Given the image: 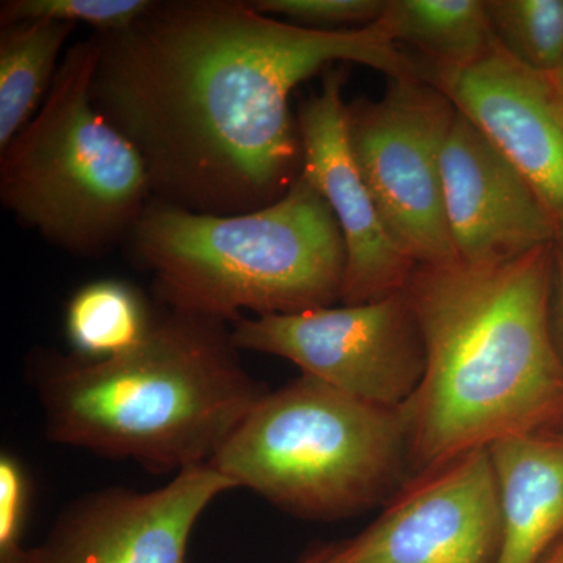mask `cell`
<instances>
[{
  "mask_svg": "<svg viewBox=\"0 0 563 563\" xmlns=\"http://www.w3.org/2000/svg\"><path fill=\"white\" fill-rule=\"evenodd\" d=\"M92 101L135 144L155 201L192 213H250L302 173L290 96L335 63L421 79L380 21L317 31L243 0H157L135 24L92 33Z\"/></svg>",
  "mask_w": 563,
  "mask_h": 563,
  "instance_id": "obj_1",
  "label": "cell"
},
{
  "mask_svg": "<svg viewBox=\"0 0 563 563\" xmlns=\"http://www.w3.org/2000/svg\"><path fill=\"white\" fill-rule=\"evenodd\" d=\"M551 276L553 244L504 261L415 266L404 292L426 365L402 406L412 476L503 439L559 433Z\"/></svg>",
  "mask_w": 563,
  "mask_h": 563,
  "instance_id": "obj_2",
  "label": "cell"
},
{
  "mask_svg": "<svg viewBox=\"0 0 563 563\" xmlns=\"http://www.w3.org/2000/svg\"><path fill=\"white\" fill-rule=\"evenodd\" d=\"M218 318L162 306L146 339L107 361H51L38 383L52 442L157 472L209 465L266 388Z\"/></svg>",
  "mask_w": 563,
  "mask_h": 563,
  "instance_id": "obj_3",
  "label": "cell"
},
{
  "mask_svg": "<svg viewBox=\"0 0 563 563\" xmlns=\"http://www.w3.org/2000/svg\"><path fill=\"white\" fill-rule=\"evenodd\" d=\"M162 306L222 321L342 301L346 247L331 207L299 176L250 213H192L152 199L128 240Z\"/></svg>",
  "mask_w": 563,
  "mask_h": 563,
  "instance_id": "obj_4",
  "label": "cell"
},
{
  "mask_svg": "<svg viewBox=\"0 0 563 563\" xmlns=\"http://www.w3.org/2000/svg\"><path fill=\"white\" fill-rule=\"evenodd\" d=\"M210 466L285 512L335 521L390 501L409 470L402 406L301 374L255 404Z\"/></svg>",
  "mask_w": 563,
  "mask_h": 563,
  "instance_id": "obj_5",
  "label": "cell"
},
{
  "mask_svg": "<svg viewBox=\"0 0 563 563\" xmlns=\"http://www.w3.org/2000/svg\"><path fill=\"white\" fill-rule=\"evenodd\" d=\"M96 36L66 51L46 101L0 152V201L74 255L128 242L154 195L146 163L92 101Z\"/></svg>",
  "mask_w": 563,
  "mask_h": 563,
  "instance_id": "obj_6",
  "label": "cell"
},
{
  "mask_svg": "<svg viewBox=\"0 0 563 563\" xmlns=\"http://www.w3.org/2000/svg\"><path fill=\"white\" fill-rule=\"evenodd\" d=\"M455 107L435 85L391 80L379 101L347 103L354 161L385 228L415 265L457 261L443 192V151Z\"/></svg>",
  "mask_w": 563,
  "mask_h": 563,
  "instance_id": "obj_7",
  "label": "cell"
},
{
  "mask_svg": "<svg viewBox=\"0 0 563 563\" xmlns=\"http://www.w3.org/2000/svg\"><path fill=\"white\" fill-rule=\"evenodd\" d=\"M240 351L277 355L352 398L398 409L424 374L420 325L406 292L358 306L233 322Z\"/></svg>",
  "mask_w": 563,
  "mask_h": 563,
  "instance_id": "obj_8",
  "label": "cell"
},
{
  "mask_svg": "<svg viewBox=\"0 0 563 563\" xmlns=\"http://www.w3.org/2000/svg\"><path fill=\"white\" fill-rule=\"evenodd\" d=\"M501 504L490 450L410 477L372 526L324 544V563H495Z\"/></svg>",
  "mask_w": 563,
  "mask_h": 563,
  "instance_id": "obj_9",
  "label": "cell"
},
{
  "mask_svg": "<svg viewBox=\"0 0 563 563\" xmlns=\"http://www.w3.org/2000/svg\"><path fill=\"white\" fill-rule=\"evenodd\" d=\"M233 488L224 474L201 465L181 470L157 490L113 487L84 496L38 547L40 563H188L199 518Z\"/></svg>",
  "mask_w": 563,
  "mask_h": 563,
  "instance_id": "obj_10",
  "label": "cell"
},
{
  "mask_svg": "<svg viewBox=\"0 0 563 563\" xmlns=\"http://www.w3.org/2000/svg\"><path fill=\"white\" fill-rule=\"evenodd\" d=\"M346 76L342 66L325 70L320 91L301 103L296 121L301 174L331 207L346 247L343 306H358L402 291L417 265L385 228L352 155L343 101Z\"/></svg>",
  "mask_w": 563,
  "mask_h": 563,
  "instance_id": "obj_11",
  "label": "cell"
},
{
  "mask_svg": "<svg viewBox=\"0 0 563 563\" xmlns=\"http://www.w3.org/2000/svg\"><path fill=\"white\" fill-rule=\"evenodd\" d=\"M429 81L523 174L563 228V107L548 74L496 41L484 57Z\"/></svg>",
  "mask_w": 563,
  "mask_h": 563,
  "instance_id": "obj_12",
  "label": "cell"
},
{
  "mask_svg": "<svg viewBox=\"0 0 563 563\" xmlns=\"http://www.w3.org/2000/svg\"><path fill=\"white\" fill-rule=\"evenodd\" d=\"M442 169L457 261H504L554 244L559 225L540 196L459 111L444 144Z\"/></svg>",
  "mask_w": 563,
  "mask_h": 563,
  "instance_id": "obj_13",
  "label": "cell"
},
{
  "mask_svg": "<svg viewBox=\"0 0 563 563\" xmlns=\"http://www.w3.org/2000/svg\"><path fill=\"white\" fill-rule=\"evenodd\" d=\"M488 450L501 504L495 563H540L563 532V440L510 437Z\"/></svg>",
  "mask_w": 563,
  "mask_h": 563,
  "instance_id": "obj_14",
  "label": "cell"
},
{
  "mask_svg": "<svg viewBox=\"0 0 563 563\" xmlns=\"http://www.w3.org/2000/svg\"><path fill=\"white\" fill-rule=\"evenodd\" d=\"M74 29L70 22L36 20L0 31V152L46 101Z\"/></svg>",
  "mask_w": 563,
  "mask_h": 563,
  "instance_id": "obj_15",
  "label": "cell"
},
{
  "mask_svg": "<svg viewBox=\"0 0 563 563\" xmlns=\"http://www.w3.org/2000/svg\"><path fill=\"white\" fill-rule=\"evenodd\" d=\"M380 24L396 43L418 47L435 70L479 60L496 44L485 0H387Z\"/></svg>",
  "mask_w": 563,
  "mask_h": 563,
  "instance_id": "obj_16",
  "label": "cell"
},
{
  "mask_svg": "<svg viewBox=\"0 0 563 563\" xmlns=\"http://www.w3.org/2000/svg\"><path fill=\"white\" fill-rule=\"evenodd\" d=\"M155 312L129 282H88L66 306V336L80 361H107L139 346L151 331Z\"/></svg>",
  "mask_w": 563,
  "mask_h": 563,
  "instance_id": "obj_17",
  "label": "cell"
},
{
  "mask_svg": "<svg viewBox=\"0 0 563 563\" xmlns=\"http://www.w3.org/2000/svg\"><path fill=\"white\" fill-rule=\"evenodd\" d=\"M504 49L542 74L563 65V0H485Z\"/></svg>",
  "mask_w": 563,
  "mask_h": 563,
  "instance_id": "obj_18",
  "label": "cell"
},
{
  "mask_svg": "<svg viewBox=\"0 0 563 563\" xmlns=\"http://www.w3.org/2000/svg\"><path fill=\"white\" fill-rule=\"evenodd\" d=\"M154 0H5L0 3V25L52 20L88 24L95 33L131 27L150 11Z\"/></svg>",
  "mask_w": 563,
  "mask_h": 563,
  "instance_id": "obj_19",
  "label": "cell"
},
{
  "mask_svg": "<svg viewBox=\"0 0 563 563\" xmlns=\"http://www.w3.org/2000/svg\"><path fill=\"white\" fill-rule=\"evenodd\" d=\"M258 13L285 18L299 27L332 31L329 27L362 29L384 16L387 0H252Z\"/></svg>",
  "mask_w": 563,
  "mask_h": 563,
  "instance_id": "obj_20",
  "label": "cell"
},
{
  "mask_svg": "<svg viewBox=\"0 0 563 563\" xmlns=\"http://www.w3.org/2000/svg\"><path fill=\"white\" fill-rule=\"evenodd\" d=\"M32 483L27 470L16 455L3 451L0 455V559L25 550L22 547Z\"/></svg>",
  "mask_w": 563,
  "mask_h": 563,
  "instance_id": "obj_21",
  "label": "cell"
},
{
  "mask_svg": "<svg viewBox=\"0 0 563 563\" xmlns=\"http://www.w3.org/2000/svg\"><path fill=\"white\" fill-rule=\"evenodd\" d=\"M0 563H40L38 548L22 550L21 553L0 559Z\"/></svg>",
  "mask_w": 563,
  "mask_h": 563,
  "instance_id": "obj_22",
  "label": "cell"
},
{
  "mask_svg": "<svg viewBox=\"0 0 563 563\" xmlns=\"http://www.w3.org/2000/svg\"><path fill=\"white\" fill-rule=\"evenodd\" d=\"M298 563H324V544L310 548V550L299 559Z\"/></svg>",
  "mask_w": 563,
  "mask_h": 563,
  "instance_id": "obj_23",
  "label": "cell"
},
{
  "mask_svg": "<svg viewBox=\"0 0 563 563\" xmlns=\"http://www.w3.org/2000/svg\"><path fill=\"white\" fill-rule=\"evenodd\" d=\"M540 563H563V539L554 548H551L550 553L544 555Z\"/></svg>",
  "mask_w": 563,
  "mask_h": 563,
  "instance_id": "obj_24",
  "label": "cell"
},
{
  "mask_svg": "<svg viewBox=\"0 0 563 563\" xmlns=\"http://www.w3.org/2000/svg\"><path fill=\"white\" fill-rule=\"evenodd\" d=\"M550 79L553 81L555 92H558L559 101L563 107V65L555 73L550 74Z\"/></svg>",
  "mask_w": 563,
  "mask_h": 563,
  "instance_id": "obj_25",
  "label": "cell"
},
{
  "mask_svg": "<svg viewBox=\"0 0 563 563\" xmlns=\"http://www.w3.org/2000/svg\"><path fill=\"white\" fill-rule=\"evenodd\" d=\"M559 299H561V318L563 325V251L559 258Z\"/></svg>",
  "mask_w": 563,
  "mask_h": 563,
  "instance_id": "obj_26",
  "label": "cell"
},
{
  "mask_svg": "<svg viewBox=\"0 0 563 563\" xmlns=\"http://www.w3.org/2000/svg\"><path fill=\"white\" fill-rule=\"evenodd\" d=\"M558 435L561 437V439L563 440V432L558 433Z\"/></svg>",
  "mask_w": 563,
  "mask_h": 563,
  "instance_id": "obj_27",
  "label": "cell"
}]
</instances>
